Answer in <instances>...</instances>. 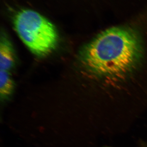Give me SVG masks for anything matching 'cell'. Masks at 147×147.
I'll return each mask as SVG.
<instances>
[{
  "label": "cell",
  "instance_id": "7a4b0ae2",
  "mask_svg": "<svg viewBox=\"0 0 147 147\" xmlns=\"http://www.w3.org/2000/svg\"><path fill=\"white\" fill-rule=\"evenodd\" d=\"M15 63V56L13 47L4 35L1 36L0 42V69L3 71H9Z\"/></svg>",
  "mask_w": 147,
  "mask_h": 147
},
{
  "label": "cell",
  "instance_id": "6da1fadb",
  "mask_svg": "<svg viewBox=\"0 0 147 147\" xmlns=\"http://www.w3.org/2000/svg\"><path fill=\"white\" fill-rule=\"evenodd\" d=\"M14 29L24 44L35 55L46 57L59 42L57 30L50 21L35 11L24 9L13 18Z\"/></svg>",
  "mask_w": 147,
  "mask_h": 147
},
{
  "label": "cell",
  "instance_id": "3957f363",
  "mask_svg": "<svg viewBox=\"0 0 147 147\" xmlns=\"http://www.w3.org/2000/svg\"><path fill=\"white\" fill-rule=\"evenodd\" d=\"M14 88V83L8 71H0V93L2 97L11 94Z\"/></svg>",
  "mask_w": 147,
  "mask_h": 147
}]
</instances>
